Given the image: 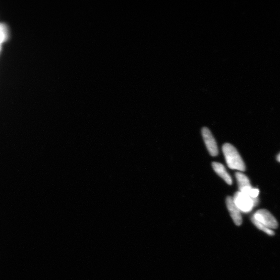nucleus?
Masks as SVG:
<instances>
[{"label":"nucleus","mask_w":280,"mask_h":280,"mask_svg":"<svg viewBox=\"0 0 280 280\" xmlns=\"http://www.w3.org/2000/svg\"><path fill=\"white\" fill-rule=\"evenodd\" d=\"M236 177L239 186V192L249 196L253 188L250 184L249 178L239 172L236 173Z\"/></svg>","instance_id":"6"},{"label":"nucleus","mask_w":280,"mask_h":280,"mask_svg":"<svg viewBox=\"0 0 280 280\" xmlns=\"http://www.w3.org/2000/svg\"><path fill=\"white\" fill-rule=\"evenodd\" d=\"M226 203L233 222L237 226H240L242 223L241 211L234 204L233 198L230 196L227 197Z\"/></svg>","instance_id":"5"},{"label":"nucleus","mask_w":280,"mask_h":280,"mask_svg":"<svg viewBox=\"0 0 280 280\" xmlns=\"http://www.w3.org/2000/svg\"><path fill=\"white\" fill-rule=\"evenodd\" d=\"M212 167L215 172L221 177L228 185L232 184V181L230 175L226 171L225 167L222 164L214 162L212 163Z\"/></svg>","instance_id":"7"},{"label":"nucleus","mask_w":280,"mask_h":280,"mask_svg":"<svg viewBox=\"0 0 280 280\" xmlns=\"http://www.w3.org/2000/svg\"><path fill=\"white\" fill-rule=\"evenodd\" d=\"M251 220L253 223H259L269 229H277L278 227V223L276 218L270 211L265 209L256 211Z\"/></svg>","instance_id":"2"},{"label":"nucleus","mask_w":280,"mask_h":280,"mask_svg":"<svg viewBox=\"0 0 280 280\" xmlns=\"http://www.w3.org/2000/svg\"><path fill=\"white\" fill-rule=\"evenodd\" d=\"M223 152L226 163L231 169L244 171L245 166L238 151L229 143L223 145Z\"/></svg>","instance_id":"1"},{"label":"nucleus","mask_w":280,"mask_h":280,"mask_svg":"<svg viewBox=\"0 0 280 280\" xmlns=\"http://www.w3.org/2000/svg\"><path fill=\"white\" fill-rule=\"evenodd\" d=\"M278 161L280 162V154L278 156Z\"/></svg>","instance_id":"8"},{"label":"nucleus","mask_w":280,"mask_h":280,"mask_svg":"<svg viewBox=\"0 0 280 280\" xmlns=\"http://www.w3.org/2000/svg\"><path fill=\"white\" fill-rule=\"evenodd\" d=\"M1 51V46H0V52Z\"/></svg>","instance_id":"9"},{"label":"nucleus","mask_w":280,"mask_h":280,"mask_svg":"<svg viewBox=\"0 0 280 280\" xmlns=\"http://www.w3.org/2000/svg\"><path fill=\"white\" fill-rule=\"evenodd\" d=\"M201 132L209 153L212 156H217L219 154L218 145L211 132L206 127L203 128Z\"/></svg>","instance_id":"4"},{"label":"nucleus","mask_w":280,"mask_h":280,"mask_svg":"<svg viewBox=\"0 0 280 280\" xmlns=\"http://www.w3.org/2000/svg\"><path fill=\"white\" fill-rule=\"evenodd\" d=\"M234 203L239 210L244 213H248L252 211L254 207L257 204V199H253L247 195L240 192L234 194L233 198Z\"/></svg>","instance_id":"3"}]
</instances>
